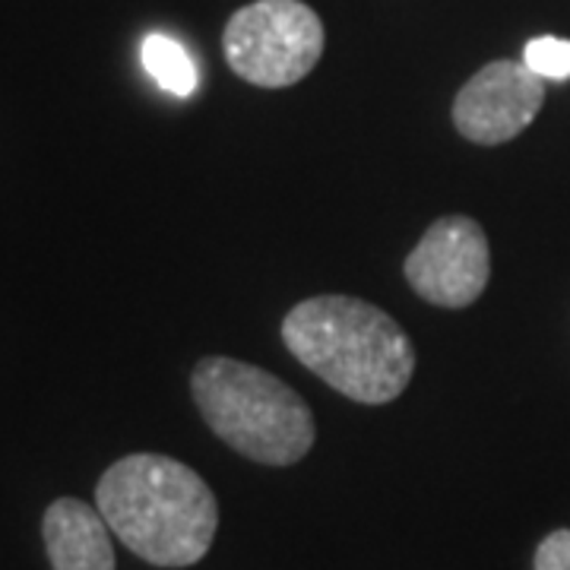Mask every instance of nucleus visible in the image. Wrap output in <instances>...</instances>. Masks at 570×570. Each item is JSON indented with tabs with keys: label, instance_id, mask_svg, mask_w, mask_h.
Returning a JSON list of instances; mask_svg holds the SVG:
<instances>
[{
	"label": "nucleus",
	"instance_id": "0eeeda50",
	"mask_svg": "<svg viewBox=\"0 0 570 570\" xmlns=\"http://www.w3.org/2000/svg\"><path fill=\"white\" fill-rule=\"evenodd\" d=\"M45 551L55 570H115L111 527L99 508L80 498H58L41 520Z\"/></svg>",
	"mask_w": 570,
	"mask_h": 570
},
{
	"label": "nucleus",
	"instance_id": "1a4fd4ad",
	"mask_svg": "<svg viewBox=\"0 0 570 570\" xmlns=\"http://www.w3.org/2000/svg\"><path fill=\"white\" fill-rule=\"evenodd\" d=\"M523 63L542 80H570V41L554 36L532 39L523 51Z\"/></svg>",
	"mask_w": 570,
	"mask_h": 570
},
{
	"label": "nucleus",
	"instance_id": "7ed1b4c3",
	"mask_svg": "<svg viewBox=\"0 0 570 570\" xmlns=\"http://www.w3.org/2000/svg\"><path fill=\"white\" fill-rule=\"evenodd\" d=\"M190 393L213 434L261 466H292L314 448V415L302 393L264 367L209 355L194 367Z\"/></svg>",
	"mask_w": 570,
	"mask_h": 570
},
{
	"label": "nucleus",
	"instance_id": "39448f33",
	"mask_svg": "<svg viewBox=\"0 0 570 570\" xmlns=\"http://www.w3.org/2000/svg\"><path fill=\"white\" fill-rule=\"evenodd\" d=\"M406 279L419 298L438 307H469L491 279L485 228L469 216H444L428 225L406 257Z\"/></svg>",
	"mask_w": 570,
	"mask_h": 570
},
{
	"label": "nucleus",
	"instance_id": "f03ea898",
	"mask_svg": "<svg viewBox=\"0 0 570 570\" xmlns=\"http://www.w3.org/2000/svg\"><path fill=\"white\" fill-rule=\"evenodd\" d=\"M285 348L326 387L365 406L393 403L415 374V348L387 311L352 295H317L283 317Z\"/></svg>",
	"mask_w": 570,
	"mask_h": 570
},
{
	"label": "nucleus",
	"instance_id": "f257e3e1",
	"mask_svg": "<svg viewBox=\"0 0 570 570\" xmlns=\"http://www.w3.org/2000/svg\"><path fill=\"white\" fill-rule=\"evenodd\" d=\"M96 508L137 558L156 568H190L216 539V494L190 466L163 453H130L105 469Z\"/></svg>",
	"mask_w": 570,
	"mask_h": 570
},
{
	"label": "nucleus",
	"instance_id": "423d86ee",
	"mask_svg": "<svg viewBox=\"0 0 570 570\" xmlns=\"http://www.w3.org/2000/svg\"><path fill=\"white\" fill-rule=\"evenodd\" d=\"M546 102V82L527 63L491 61L456 92L453 127L479 146L520 137Z\"/></svg>",
	"mask_w": 570,
	"mask_h": 570
},
{
	"label": "nucleus",
	"instance_id": "20e7f679",
	"mask_svg": "<svg viewBox=\"0 0 570 570\" xmlns=\"http://www.w3.org/2000/svg\"><path fill=\"white\" fill-rule=\"evenodd\" d=\"M228 67L250 86L302 82L324 55V22L302 0H254L225 22Z\"/></svg>",
	"mask_w": 570,
	"mask_h": 570
},
{
	"label": "nucleus",
	"instance_id": "9d476101",
	"mask_svg": "<svg viewBox=\"0 0 570 570\" xmlns=\"http://www.w3.org/2000/svg\"><path fill=\"white\" fill-rule=\"evenodd\" d=\"M535 570H570V530L549 532L535 549Z\"/></svg>",
	"mask_w": 570,
	"mask_h": 570
},
{
	"label": "nucleus",
	"instance_id": "6e6552de",
	"mask_svg": "<svg viewBox=\"0 0 570 570\" xmlns=\"http://www.w3.org/2000/svg\"><path fill=\"white\" fill-rule=\"evenodd\" d=\"M140 55L146 73L159 82L165 92L181 96L184 99V96H190L197 89V82H200L197 63L187 55V48H184L181 41L153 32V36H146V41H142Z\"/></svg>",
	"mask_w": 570,
	"mask_h": 570
}]
</instances>
